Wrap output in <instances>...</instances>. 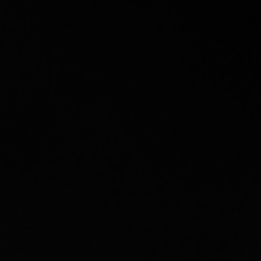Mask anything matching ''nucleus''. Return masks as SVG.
I'll return each mask as SVG.
<instances>
[]
</instances>
